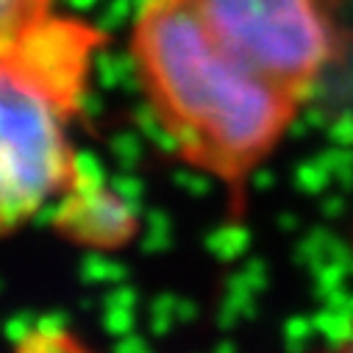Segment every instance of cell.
<instances>
[{"label":"cell","mask_w":353,"mask_h":353,"mask_svg":"<svg viewBox=\"0 0 353 353\" xmlns=\"http://www.w3.org/2000/svg\"><path fill=\"white\" fill-rule=\"evenodd\" d=\"M248 67L301 101L331 56L320 0H187Z\"/></svg>","instance_id":"cell-3"},{"label":"cell","mask_w":353,"mask_h":353,"mask_svg":"<svg viewBox=\"0 0 353 353\" xmlns=\"http://www.w3.org/2000/svg\"><path fill=\"white\" fill-rule=\"evenodd\" d=\"M20 353H92L61 328H34L20 339Z\"/></svg>","instance_id":"cell-5"},{"label":"cell","mask_w":353,"mask_h":353,"mask_svg":"<svg viewBox=\"0 0 353 353\" xmlns=\"http://www.w3.org/2000/svg\"><path fill=\"white\" fill-rule=\"evenodd\" d=\"M59 223L90 245H117L131 234L125 203L81 164L59 198Z\"/></svg>","instance_id":"cell-4"},{"label":"cell","mask_w":353,"mask_h":353,"mask_svg":"<svg viewBox=\"0 0 353 353\" xmlns=\"http://www.w3.org/2000/svg\"><path fill=\"white\" fill-rule=\"evenodd\" d=\"M48 0H3V31L45 14Z\"/></svg>","instance_id":"cell-6"},{"label":"cell","mask_w":353,"mask_h":353,"mask_svg":"<svg viewBox=\"0 0 353 353\" xmlns=\"http://www.w3.org/2000/svg\"><path fill=\"white\" fill-rule=\"evenodd\" d=\"M95 31L48 12L3 31L0 209L6 228L37 217L70 187L78 161L70 117L90 72Z\"/></svg>","instance_id":"cell-2"},{"label":"cell","mask_w":353,"mask_h":353,"mask_svg":"<svg viewBox=\"0 0 353 353\" xmlns=\"http://www.w3.org/2000/svg\"><path fill=\"white\" fill-rule=\"evenodd\" d=\"M334 353H353V339H350V342H347V345H342V347H339V350H334Z\"/></svg>","instance_id":"cell-7"},{"label":"cell","mask_w":353,"mask_h":353,"mask_svg":"<svg viewBox=\"0 0 353 353\" xmlns=\"http://www.w3.org/2000/svg\"><path fill=\"white\" fill-rule=\"evenodd\" d=\"M134 59L181 156L231 184L279 145L298 106L234 56L187 0H148L134 26Z\"/></svg>","instance_id":"cell-1"}]
</instances>
